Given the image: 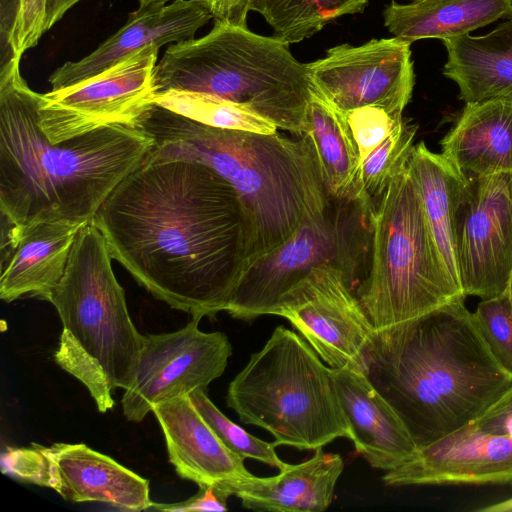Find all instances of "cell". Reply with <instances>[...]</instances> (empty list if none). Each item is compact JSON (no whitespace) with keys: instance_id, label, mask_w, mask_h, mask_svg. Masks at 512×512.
Masks as SVG:
<instances>
[{"instance_id":"obj_1","label":"cell","mask_w":512,"mask_h":512,"mask_svg":"<svg viewBox=\"0 0 512 512\" xmlns=\"http://www.w3.org/2000/svg\"><path fill=\"white\" fill-rule=\"evenodd\" d=\"M92 222L112 258L142 287L198 319L226 310L254 240L230 182L201 162L148 153Z\"/></svg>"},{"instance_id":"obj_2","label":"cell","mask_w":512,"mask_h":512,"mask_svg":"<svg viewBox=\"0 0 512 512\" xmlns=\"http://www.w3.org/2000/svg\"><path fill=\"white\" fill-rule=\"evenodd\" d=\"M20 58L0 69L2 224L91 222L111 192L143 161L153 138L112 124L52 143L38 121L41 94L20 73Z\"/></svg>"},{"instance_id":"obj_3","label":"cell","mask_w":512,"mask_h":512,"mask_svg":"<svg viewBox=\"0 0 512 512\" xmlns=\"http://www.w3.org/2000/svg\"><path fill=\"white\" fill-rule=\"evenodd\" d=\"M365 374L418 448L471 423L512 387L465 300L375 331Z\"/></svg>"},{"instance_id":"obj_4","label":"cell","mask_w":512,"mask_h":512,"mask_svg":"<svg viewBox=\"0 0 512 512\" xmlns=\"http://www.w3.org/2000/svg\"><path fill=\"white\" fill-rule=\"evenodd\" d=\"M135 125L153 138L149 156L201 162L232 184L253 227L248 266L284 243L329 199L313 149L302 136L215 128L154 102Z\"/></svg>"},{"instance_id":"obj_5","label":"cell","mask_w":512,"mask_h":512,"mask_svg":"<svg viewBox=\"0 0 512 512\" xmlns=\"http://www.w3.org/2000/svg\"><path fill=\"white\" fill-rule=\"evenodd\" d=\"M111 261L100 230L92 221L85 224L48 300L62 324L54 361L87 388L101 413L113 409L117 388L133 383L145 339L130 318Z\"/></svg>"},{"instance_id":"obj_6","label":"cell","mask_w":512,"mask_h":512,"mask_svg":"<svg viewBox=\"0 0 512 512\" xmlns=\"http://www.w3.org/2000/svg\"><path fill=\"white\" fill-rule=\"evenodd\" d=\"M154 85L156 92L206 93L245 105L298 137L314 89L287 42L221 21L203 37L168 45Z\"/></svg>"},{"instance_id":"obj_7","label":"cell","mask_w":512,"mask_h":512,"mask_svg":"<svg viewBox=\"0 0 512 512\" xmlns=\"http://www.w3.org/2000/svg\"><path fill=\"white\" fill-rule=\"evenodd\" d=\"M226 404L244 424L267 430L277 446L316 451L338 437L352 440L332 368L284 326L230 382Z\"/></svg>"},{"instance_id":"obj_8","label":"cell","mask_w":512,"mask_h":512,"mask_svg":"<svg viewBox=\"0 0 512 512\" xmlns=\"http://www.w3.org/2000/svg\"><path fill=\"white\" fill-rule=\"evenodd\" d=\"M371 227L368 272L355 294L375 331L465 300L440 258L408 165L376 203Z\"/></svg>"},{"instance_id":"obj_9","label":"cell","mask_w":512,"mask_h":512,"mask_svg":"<svg viewBox=\"0 0 512 512\" xmlns=\"http://www.w3.org/2000/svg\"><path fill=\"white\" fill-rule=\"evenodd\" d=\"M374 208L363 198L329 196L321 212L247 267L225 311L244 321L273 315L281 296L324 264L341 270L355 291L368 272Z\"/></svg>"},{"instance_id":"obj_10","label":"cell","mask_w":512,"mask_h":512,"mask_svg":"<svg viewBox=\"0 0 512 512\" xmlns=\"http://www.w3.org/2000/svg\"><path fill=\"white\" fill-rule=\"evenodd\" d=\"M159 47H148L80 83L41 94L38 121L52 143L112 124L135 125L153 103Z\"/></svg>"},{"instance_id":"obj_11","label":"cell","mask_w":512,"mask_h":512,"mask_svg":"<svg viewBox=\"0 0 512 512\" xmlns=\"http://www.w3.org/2000/svg\"><path fill=\"white\" fill-rule=\"evenodd\" d=\"M273 315L286 318L330 368L365 372L375 330L338 268L324 264L312 269L281 296Z\"/></svg>"},{"instance_id":"obj_12","label":"cell","mask_w":512,"mask_h":512,"mask_svg":"<svg viewBox=\"0 0 512 512\" xmlns=\"http://www.w3.org/2000/svg\"><path fill=\"white\" fill-rule=\"evenodd\" d=\"M200 320L192 318L174 332L145 335L133 383L121 400L127 420L139 423L158 403L206 391L224 373L232 355L228 337L201 331Z\"/></svg>"},{"instance_id":"obj_13","label":"cell","mask_w":512,"mask_h":512,"mask_svg":"<svg viewBox=\"0 0 512 512\" xmlns=\"http://www.w3.org/2000/svg\"><path fill=\"white\" fill-rule=\"evenodd\" d=\"M410 45L397 37L342 44L306 67L316 89L340 111L373 105L402 115L415 84Z\"/></svg>"},{"instance_id":"obj_14","label":"cell","mask_w":512,"mask_h":512,"mask_svg":"<svg viewBox=\"0 0 512 512\" xmlns=\"http://www.w3.org/2000/svg\"><path fill=\"white\" fill-rule=\"evenodd\" d=\"M458 230L465 297L504 293L512 275V173L469 177Z\"/></svg>"},{"instance_id":"obj_15","label":"cell","mask_w":512,"mask_h":512,"mask_svg":"<svg viewBox=\"0 0 512 512\" xmlns=\"http://www.w3.org/2000/svg\"><path fill=\"white\" fill-rule=\"evenodd\" d=\"M382 480L389 487L512 483V433L483 431L469 423L418 448Z\"/></svg>"},{"instance_id":"obj_16","label":"cell","mask_w":512,"mask_h":512,"mask_svg":"<svg viewBox=\"0 0 512 512\" xmlns=\"http://www.w3.org/2000/svg\"><path fill=\"white\" fill-rule=\"evenodd\" d=\"M213 18L201 0H175L165 5L138 8L127 22L93 52L78 61H68L49 77L52 90L94 77L148 47H161L195 38Z\"/></svg>"},{"instance_id":"obj_17","label":"cell","mask_w":512,"mask_h":512,"mask_svg":"<svg viewBox=\"0 0 512 512\" xmlns=\"http://www.w3.org/2000/svg\"><path fill=\"white\" fill-rule=\"evenodd\" d=\"M43 456L42 487L71 502H100L122 511L150 509L149 480L85 444L32 443Z\"/></svg>"},{"instance_id":"obj_18","label":"cell","mask_w":512,"mask_h":512,"mask_svg":"<svg viewBox=\"0 0 512 512\" xmlns=\"http://www.w3.org/2000/svg\"><path fill=\"white\" fill-rule=\"evenodd\" d=\"M84 225L67 221L2 224L0 298L7 303L23 297L48 301Z\"/></svg>"},{"instance_id":"obj_19","label":"cell","mask_w":512,"mask_h":512,"mask_svg":"<svg viewBox=\"0 0 512 512\" xmlns=\"http://www.w3.org/2000/svg\"><path fill=\"white\" fill-rule=\"evenodd\" d=\"M154 413L165 438L168 460L182 479L198 486L224 487L253 474L207 424L189 395L156 404Z\"/></svg>"},{"instance_id":"obj_20","label":"cell","mask_w":512,"mask_h":512,"mask_svg":"<svg viewBox=\"0 0 512 512\" xmlns=\"http://www.w3.org/2000/svg\"><path fill=\"white\" fill-rule=\"evenodd\" d=\"M332 371L357 453L371 467L385 472L409 460L418 447L402 419L365 372L351 366Z\"/></svg>"},{"instance_id":"obj_21","label":"cell","mask_w":512,"mask_h":512,"mask_svg":"<svg viewBox=\"0 0 512 512\" xmlns=\"http://www.w3.org/2000/svg\"><path fill=\"white\" fill-rule=\"evenodd\" d=\"M343 468L339 454L320 448L310 459L288 464L276 476L252 475L228 483L224 490L254 511L322 512L332 502Z\"/></svg>"},{"instance_id":"obj_22","label":"cell","mask_w":512,"mask_h":512,"mask_svg":"<svg viewBox=\"0 0 512 512\" xmlns=\"http://www.w3.org/2000/svg\"><path fill=\"white\" fill-rule=\"evenodd\" d=\"M408 169L440 258L461 288L457 243L469 177L442 154L429 150L423 141L414 145Z\"/></svg>"},{"instance_id":"obj_23","label":"cell","mask_w":512,"mask_h":512,"mask_svg":"<svg viewBox=\"0 0 512 512\" xmlns=\"http://www.w3.org/2000/svg\"><path fill=\"white\" fill-rule=\"evenodd\" d=\"M465 104L441 140V154L468 177L512 173V101Z\"/></svg>"},{"instance_id":"obj_24","label":"cell","mask_w":512,"mask_h":512,"mask_svg":"<svg viewBox=\"0 0 512 512\" xmlns=\"http://www.w3.org/2000/svg\"><path fill=\"white\" fill-rule=\"evenodd\" d=\"M442 42L448 55L443 74L458 85L462 101H512V18L486 35L466 33Z\"/></svg>"},{"instance_id":"obj_25","label":"cell","mask_w":512,"mask_h":512,"mask_svg":"<svg viewBox=\"0 0 512 512\" xmlns=\"http://www.w3.org/2000/svg\"><path fill=\"white\" fill-rule=\"evenodd\" d=\"M384 25L410 43L447 39L470 33L498 19L512 18V0H417L392 1L383 11Z\"/></svg>"},{"instance_id":"obj_26","label":"cell","mask_w":512,"mask_h":512,"mask_svg":"<svg viewBox=\"0 0 512 512\" xmlns=\"http://www.w3.org/2000/svg\"><path fill=\"white\" fill-rule=\"evenodd\" d=\"M301 136L313 149L330 196L368 200L361 186L359 151L344 112L334 107L315 86L303 120Z\"/></svg>"},{"instance_id":"obj_27","label":"cell","mask_w":512,"mask_h":512,"mask_svg":"<svg viewBox=\"0 0 512 512\" xmlns=\"http://www.w3.org/2000/svg\"><path fill=\"white\" fill-rule=\"evenodd\" d=\"M366 5L367 0H251L250 10L264 17L273 36L293 44L341 16L362 12Z\"/></svg>"},{"instance_id":"obj_28","label":"cell","mask_w":512,"mask_h":512,"mask_svg":"<svg viewBox=\"0 0 512 512\" xmlns=\"http://www.w3.org/2000/svg\"><path fill=\"white\" fill-rule=\"evenodd\" d=\"M153 102L193 121L215 128L273 134L272 121L249 107L206 93L168 90L156 92Z\"/></svg>"},{"instance_id":"obj_29","label":"cell","mask_w":512,"mask_h":512,"mask_svg":"<svg viewBox=\"0 0 512 512\" xmlns=\"http://www.w3.org/2000/svg\"><path fill=\"white\" fill-rule=\"evenodd\" d=\"M417 126L404 120L361 162V186L375 206L391 180L407 167Z\"/></svg>"},{"instance_id":"obj_30","label":"cell","mask_w":512,"mask_h":512,"mask_svg":"<svg viewBox=\"0 0 512 512\" xmlns=\"http://www.w3.org/2000/svg\"><path fill=\"white\" fill-rule=\"evenodd\" d=\"M188 395L203 419L235 454L243 459L258 460L279 471L288 465L278 457L274 441H263L231 421L213 404L205 390L196 389Z\"/></svg>"},{"instance_id":"obj_31","label":"cell","mask_w":512,"mask_h":512,"mask_svg":"<svg viewBox=\"0 0 512 512\" xmlns=\"http://www.w3.org/2000/svg\"><path fill=\"white\" fill-rule=\"evenodd\" d=\"M472 317L493 358L512 376V307L506 291L481 299Z\"/></svg>"},{"instance_id":"obj_32","label":"cell","mask_w":512,"mask_h":512,"mask_svg":"<svg viewBox=\"0 0 512 512\" xmlns=\"http://www.w3.org/2000/svg\"><path fill=\"white\" fill-rule=\"evenodd\" d=\"M362 162L403 121L401 114L381 106H364L344 112Z\"/></svg>"},{"instance_id":"obj_33","label":"cell","mask_w":512,"mask_h":512,"mask_svg":"<svg viewBox=\"0 0 512 512\" xmlns=\"http://www.w3.org/2000/svg\"><path fill=\"white\" fill-rule=\"evenodd\" d=\"M48 0H15V17L10 34L2 46L7 51L5 61L23 54L37 45L47 32ZM5 61L1 62L4 63Z\"/></svg>"},{"instance_id":"obj_34","label":"cell","mask_w":512,"mask_h":512,"mask_svg":"<svg viewBox=\"0 0 512 512\" xmlns=\"http://www.w3.org/2000/svg\"><path fill=\"white\" fill-rule=\"evenodd\" d=\"M44 459L40 451L31 447H6L1 454V471L18 481L40 486Z\"/></svg>"},{"instance_id":"obj_35","label":"cell","mask_w":512,"mask_h":512,"mask_svg":"<svg viewBox=\"0 0 512 512\" xmlns=\"http://www.w3.org/2000/svg\"><path fill=\"white\" fill-rule=\"evenodd\" d=\"M196 494L176 503H154L152 509L164 512L227 511V499L231 496L217 485H201Z\"/></svg>"},{"instance_id":"obj_36","label":"cell","mask_w":512,"mask_h":512,"mask_svg":"<svg viewBox=\"0 0 512 512\" xmlns=\"http://www.w3.org/2000/svg\"><path fill=\"white\" fill-rule=\"evenodd\" d=\"M471 423L483 431L512 433V387Z\"/></svg>"},{"instance_id":"obj_37","label":"cell","mask_w":512,"mask_h":512,"mask_svg":"<svg viewBox=\"0 0 512 512\" xmlns=\"http://www.w3.org/2000/svg\"><path fill=\"white\" fill-rule=\"evenodd\" d=\"M215 21L246 26L251 0H201Z\"/></svg>"},{"instance_id":"obj_38","label":"cell","mask_w":512,"mask_h":512,"mask_svg":"<svg viewBox=\"0 0 512 512\" xmlns=\"http://www.w3.org/2000/svg\"><path fill=\"white\" fill-rule=\"evenodd\" d=\"M83 0H48L47 30L54 26L75 4Z\"/></svg>"},{"instance_id":"obj_39","label":"cell","mask_w":512,"mask_h":512,"mask_svg":"<svg viewBox=\"0 0 512 512\" xmlns=\"http://www.w3.org/2000/svg\"><path fill=\"white\" fill-rule=\"evenodd\" d=\"M479 512H512V497L477 509Z\"/></svg>"},{"instance_id":"obj_40","label":"cell","mask_w":512,"mask_h":512,"mask_svg":"<svg viewBox=\"0 0 512 512\" xmlns=\"http://www.w3.org/2000/svg\"><path fill=\"white\" fill-rule=\"evenodd\" d=\"M175 0H138L139 8H144L152 5H165L168 2Z\"/></svg>"},{"instance_id":"obj_41","label":"cell","mask_w":512,"mask_h":512,"mask_svg":"<svg viewBox=\"0 0 512 512\" xmlns=\"http://www.w3.org/2000/svg\"><path fill=\"white\" fill-rule=\"evenodd\" d=\"M506 293L508 295V298H509V301H510V304H511V307H512V275H511L510 281L508 283V286H507V289H506Z\"/></svg>"},{"instance_id":"obj_42","label":"cell","mask_w":512,"mask_h":512,"mask_svg":"<svg viewBox=\"0 0 512 512\" xmlns=\"http://www.w3.org/2000/svg\"><path fill=\"white\" fill-rule=\"evenodd\" d=\"M413 1H417V0H413Z\"/></svg>"}]
</instances>
